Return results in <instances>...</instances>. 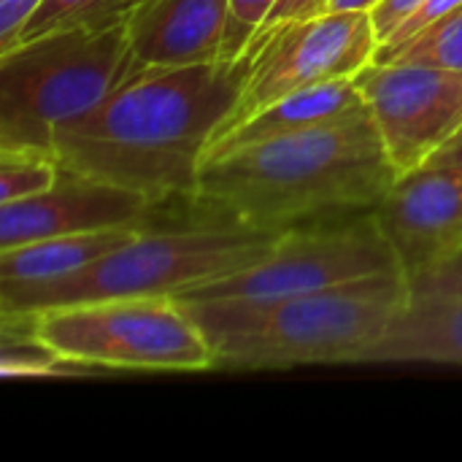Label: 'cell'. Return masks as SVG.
<instances>
[{"label": "cell", "instance_id": "6da1fadb", "mask_svg": "<svg viewBox=\"0 0 462 462\" xmlns=\"http://www.w3.org/2000/svg\"><path fill=\"white\" fill-rule=\"evenodd\" d=\"M252 54L184 68L141 65L92 111L54 130L57 165L141 192L192 198L203 154L236 108Z\"/></svg>", "mask_w": 462, "mask_h": 462}, {"label": "cell", "instance_id": "7a4b0ae2", "mask_svg": "<svg viewBox=\"0 0 462 462\" xmlns=\"http://www.w3.org/2000/svg\"><path fill=\"white\" fill-rule=\"evenodd\" d=\"M398 176L365 103L200 165L192 200L208 217L290 230L306 217L374 208Z\"/></svg>", "mask_w": 462, "mask_h": 462}, {"label": "cell", "instance_id": "3957f363", "mask_svg": "<svg viewBox=\"0 0 462 462\" xmlns=\"http://www.w3.org/2000/svg\"><path fill=\"white\" fill-rule=\"evenodd\" d=\"M176 300V298H173ZM214 352L222 371H271L311 363H360L411 303L403 271L268 303L176 300Z\"/></svg>", "mask_w": 462, "mask_h": 462}, {"label": "cell", "instance_id": "277c9868", "mask_svg": "<svg viewBox=\"0 0 462 462\" xmlns=\"http://www.w3.org/2000/svg\"><path fill=\"white\" fill-rule=\"evenodd\" d=\"M282 233L219 217L176 230H141L133 241L70 276L0 284V311L35 314L116 298H176L189 287L265 260Z\"/></svg>", "mask_w": 462, "mask_h": 462}, {"label": "cell", "instance_id": "5b68a950", "mask_svg": "<svg viewBox=\"0 0 462 462\" xmlns=\"http://www.w3.org/2000/svg\"><path fill=\"white\" fill-rule=\"evenodd\" d=\"M141 65L127 19L14 46L0 54V149L54 160V130L92 111Z\"/></svg>", "mask_w": 462, "mask_h": 462}, {"label": "cell", "instance_id": "8992f818", "mask_svg": "<svg viewBox=\"0 0 462 462\" xmlns=\"http://www.w3.org/2000/svg\"><path fill=\"white\" fill-rule=\"evenodd\" d=\"M35 336L65 360L95 368L206 371L214 352L173 298H116L32 314Z\"/></svg>", "mask_w": 462, "mask_h": 462}, {"label": "cell", "instance_id": "52a82bcc", "mask_svg": "<svg viewBox=\"0 0 462 462\" xmlns=\"http://www.w3.org/2000/svg\"><path fill=\"white\" fill-rule=\"evenodd\" d=\"M403 271L395 246L387 241L379 219L368 211L360 219L328 227H290L282 233L276 249L222 279L203 282L176 295L181 303L203 300H249L268 303L290 295H303L363 276Z\"/></svg>", "mask_w": 462, "mask_h": 462}, {"label": "cell", "instance_id": "ba28073f", "mask_svg": "<svg viewBox=\"0 0 462 462\" xmlns=\"http://www.w3.org/2000/svg\"><path fill=\"white\" fill-rule=\"evenodd\" d=\"M376 46L379 35L371 11H330L317 19H295L260 30L244 51L252 54V65L238 103L217 127L211 143L292 92L352 79L374 60Z\"/></svg>", "mask_w": 462, "mask_h": 462}, {"label": "cell", "instance_id": "9c48e42d", "mask_svg": "<svg viewBox=\"0 0 462 462\" xmlns=\"http://www.w3.org/2000/svg\"><path fill=\"white\" fill-rule=\"evenodd\" d=\"M352 79L401 176L428 165L462 130V70L371 60Z\"/></svg>", "mask_w": 462, "mask_h": 462}, {"label": "cell", "instance_id": "30bf717a", "mask_svg": "<svg viewBox=\"0 0 462 462\" xmlns=\"http://www.w3.org/2000/svg\"><path fill=\"white\" fill-rule=\"evenodd\" d=\"M411 279L462 252V162L398 176L371 208Z\"/></svg>", "mask_w": 462, "mask_h": 462}, {"label": "cell", "instance_id": "8fae6325", "mask_svg": "<svg viewBox=\"0 0 462 462\" xmlns=\"http://www.w3.org/2000/svg\"><path fill=\"white\" fill-rule=\"evenodd\" d=\"M152 208L154 203L135 189L97 181L60 165L51 189L35 198L0 203V249L114 227L146 230Z\"/></svg>", "mask_w": 462, "mask_h": 462}, {"label": "cell", "instance_id": "7c38bea8", "mask_svg": "<svg viewBox=\"0 0 462 462\" xmlns=\"http://www.w3.org/2000/svg\"><path fill=\"white\" fill-rule=\"evenodd\" d=\"M230 0H135L130 46L143 65L184 68L222 60Z\"/></svg>", "mask_w": 462, "mask_h": 462}, {"label": "cell", "instance_id": "4fadbf2b", "mask_svg": "<svg viewBox=\"0 0 462 462\" xmlns=\"http://www.w3.org/2000/svg\"><path fill=\"white\" fill-rule=\"evenodd\" d=\"M360 363L462 365V298H411Z\"/></svg>", "mask_w": 462, "mask_h": 462}, {"label": "cell", "instance_id": "5bb4252c", "mask_svg": "<svg viewBox=\"0 0 462 462\" xmlns=\"http://www.w3.org/2000/svg\"><path fill=\"white\" fill-rule=\"evenodd\" d=\"M363 106H365V97L360 95L355 79H338V81H328V84H317V87L292 92V95L265 106L249 122H244L241 127H236L233 133H227L217 143H211L206 149L200 165L222 160L225 154L244 149V146H252V143H263L271 138H282V135L309 130L314 125L330 122V119L344 116V114L363 108Z\"/></svg>", "mask_w": 462, "mask_h": 462}, {"label": "cell", "instance_id": "9a60e30c", "mask_svg": "<svg viewBox=\"0 0 462 462\" xmlns=\"http://www.w3.org/2000/svg\"><path fill=\"white\" fill-rule=\"evenodd\" d=\"M138 227H114L76 236H54L11 249H0V284H32L70 276L122 244L133 241Z\"/></svg>", "mask_w": 462, "mask_h": 462}, {"label": "cell", "instance_id": "2e32d148", "mask_svg": "<svg viewBox=\"0 0 462 462\" xmlns=\"http://www.w3.org/2000/svg\"><path fill=\"white\" fill-rule=\"evenodd\" d=\"M374 62H401L462 70V5L439 16L411 38L395 46H376Z\"/></svg>", "mask_w": 462, "mask_h": 462}, {"label": "cell", "instance_id": "e0dca14e", "mask_svg": "<svg viewBox=\"0 0 462 462\" xmlns=\"http://www.w3.org/2000/svg\"><path fill=\"white\" fill-rule=\"evenodd\" d=\"M133 0H43L35 14L24 22L16 46L79 27H100L119 19H127Z\"/></svg>", "mask_w": 462, "mask_h": 462}, {"label": "cell", "instance_id": "ac0fdd59", "mask_svg": "<svg viewBox=\"0 0 462 462\" xmlns=\"http://www.w3.org/2000/svg\"><path fill=\"white\" fill-rule=\"evenodd\" d=\"M57 176L60 165L51 157L0 149V203L35 198L51 189Z\"/></svg>", "mask_w": 462, "mask_h": 462}, {"label": "cell", "instance_id": "d6986e66", "mask_svg": "<svg viewBox=\"0 0 462 462\" xmlns=\"http://www.w3.org/2000/svg\"><path fill=\"white\" fill-rule=\"evenodd\" d=\"M276 0H230L227 5V24H225V43H222V60L233 62L238 60L246 46L260 32L265 16Z\"/></svg>", "mask_w": 462, "mask_h": 462}, {"label": "cell", "instance_id": "ffe728a7", "mask_svg": "<svg viewBox=\"0 0 462 462\" xmlns=\"http://www.w3.org/2000/svg\"><path fill=\"white\" fill-rule=\"evenodd\" d=\"M411 298H462V252L409 279Z\"/></svg>", "mask_w": 462, "mask_h": 462}, {"label": "cell", "instance_id": "44dd1931", "mask_svg": "<svg viewBox=\"0 0 462 462\" xmlns=\"http://www.w3.org/2000/svg\"><path fill=\"white\" fill-rule=\"evenodd\" d=\"M462 5V0H422L420 3V8L409 16V19H403L395 30H393V35L387 38V41H382L379 46H395V43H403L406 38H411L414 32H420L422 27H428L430 22H436L439 16H444V14H449L452 8H457Z\"/></svg>", "mask_w": 462, "mask_h": 462}, {"label": "cell", "instance_id": "7402d4cb", "mask_svg": "<svg viewBox=\"0 0 462 462\" xmlns=\"http://www.w3.org/2000/svg\"><path fill=\"white\" fill-rule=\"evenodd\" d=\"M43 0H0V54L16 46L24 22L35 14Z\"/></svg>", "mask_w": 462, "mask_h": 462}, {"label": "cell", "instance_id": "603a6c76", "mask_svg": "<svg viewBox=\"0 0 462 462\" xmlns=\"http://www.w3.org/2000/svg\"><path fill=\"white\" fill-rule=\"evenodd\" d=\"M322 14H330V0H276V5L271 8L260 30L276 27L282 22H295V19H317Z\"/></svg>", "mask_w": 462, "mask_h": 462}, {"label": "cell", "instance_id": "cb8c5ba5", "mask_svg": "<svg viewBox=\"0 0 462 462\" xmlns=\"http://www.w3.org/2000/svg\"><path fill=\"white\" fill-rule=\"evenodd\" d=\"M420 3L422 0H382L371 11V19H374V30L379 35V43L387 41L393 35V30L420 8Z\"/></svg>", "mask_w": 462, "mask_h": 462}, {"label": "cell", "instance_id": "d4e9b609", "mask_svg": "<svg viewBox=\"0 0 462 462\" xmlns=\"http://www.w3.org/2000/svg\"><path fill=\"white\" fill-rule=\"evenodd\" d=\"M452 162H462V130L447 143V146H441V149L430 157L428 165H452Z\"/></svg>", "mask_w": 462, "mask_h": 462}, {"label": "cell", "instance_id": "484cf974", "mask_svg": "<svg viewBox=\"0 0 462 462\" xmlns=\"http://www.w3.org/2000/svg\"><path fill=\"white\" fill-rule=\"evenodd\" d=\"M382 0H330V11H374Z\"/></svg>", "mask_w": 462, "mask_h": 462}, {"label": "cell", "instance_id": "4316f807", "mask_svg": "<svg viewBox=\"0 0 462 462\" xmlns=\"http://www.w3.org/2000/svg\"><path fill=\"white\" fill-rule=\"evenodd\" d=\"M133 3H135V0H133Z\"/></svg>", "mask_w": 462, "mask_h": 462}]
</instances>
